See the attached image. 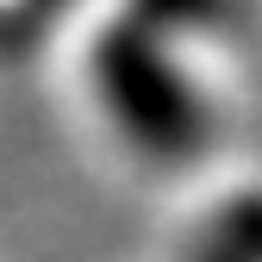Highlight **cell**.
<instances>
[{
	"label": "cell",
	"mask_w": 262,
	"mask_h": 262,
	"mask_svg": "<svg viewBox=\"0 0 262 262\" xmlns=\"http://www.w3.org/2000/svg\"><path fill=\"white\" fill-rule=\"evenodd\" d=\"M113 50L88 56V113L106 138L162 169L175 156H193L219 138L225 125V94H231V69H225V44L212 19L162 13V19H100Z\"/></svg>",
	"instance_id": "cell-1"
}]
</instances>
